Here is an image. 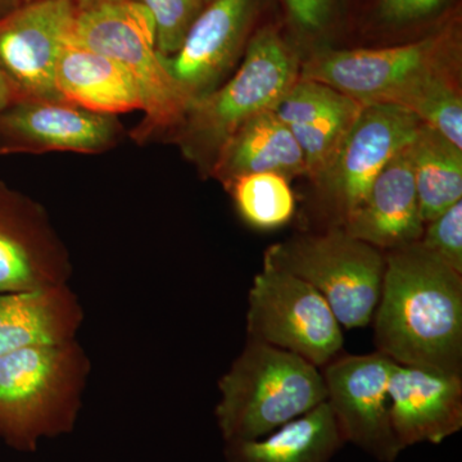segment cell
Masks as SVG:
<instances>
[{
    "label": "cell",
    "mask_w": 462,
    "mask_h": 462,
    "mask_svg": "<svg viewBox=\"0 0 462 462\" xmlns=\"http://www.w3.org/2000/svg\"><path fill=\"white\" fill-rule=\"evenodd\" d=\"M384 256L376 351L404 366L462 375V273L419 242Z\"/></svg>",
    "instance_id": "cell-1"
},
{
    "label": "cell",
    "mask_w": 462,
    "mask_h": 462,
    "mask_svg": "<svg viewBox=\"0 0 462 462\" xmlns=\"http://www.w3.org/2000/svg\"><path fill=\"white\" fill-rule=\"evenodd\" d=\"M91 372L78 339L17 349L0 357V439L35 451L44 438L74 430Z\"/></svg>",
    "instance_id": "cell-2"
},
{
    "label": "cell",
    "mask_w": 462,
    "mask_h": 462,
    "mask_svg": "<svg viewBox=\"0 0 462 462\" xmlns=\"http://www.w3.org/2000/svg\"><path fill=\"white\" fill-rule=\"evenodd\" d=\"M238 71L193 100L172 141L203 173L211 172L227 139L249 118L273 111L300 79V60L278 30L264 27L248 41Z\"/></svg>",
    "instance_id": "cell-3"
},
{
    "label": "cell",
    "mask_w": 462,
    "mask_h": 462,
    "mask_svg": "<svg viewBox=\"0 0 462 462\" xmlns=\"http://www.w3.org/2000/svg\"><path fill=\"white\" fill-rule=\"evenodd\" d=\"M216 406L225 443L254 440L327 401L321 370L291 352L249 339L218 380Z\"/></svg>",
    "instance_id": "cell-4"
},
{
    "label": "cell",
    "mask_w": 462,
    "mask_h": 462,
    "mask_svg": "<svg viewBox=\"0 0 462 462\" xmlns=\"http://www.w3.org/2000/svg\"><path fill=\"white\" fill-rule=\"evenodd\" d=\"M71 41L112 58L132 75L144 112L132 132L134 141L148 143L179 126L190 100L161 62L156 27L147 9L133 0H118L79 11Z\"/></svg>",
    "instance_id": "cell-5"
},
{
    "label": "cell",
    "mask_w": 462,
    "mask_h": 462,
    "mask_svg": "<svg viewBox=\"0 0 462 462\" xmlns=\"http://www.w3.org/2000/svg\"><path fill=\"white\" fill-rule=\"evenodd\" d=\"M263 263L293 273L320 291L346 329L372 322L385 270L384 252L340 226L273 245Z\"/></svg>",
    "instance_id": "cell-6"
},
{
    "label": "cell",
    "mask_w": 462,
    "mask_h": 462,
    "mask_svg": "<svg viewBox=\"0 0 462 462\" xmlns=\"http://www.w3.org/2000/svg\"><path fill=\"white\" fill-rule=\"evenodd\" d=\"M320 291L263 263L249 289L248 338L278 346L321 369L342 355L345 337Z\"/></svg>",
    "instance_id": "cell-7"
},
{
    "label": "cell",
    "mask_w": 462,
    "mask_h": 462,
    "mask_svg": "<svg viewBox=\"0 0 462 462\" xmlns=\"http://www.w3.org/2000/svg\"><path fill=\"white\" fill-rule=\"evenodd\" d=\"M460 30L447 26L421 41L382 50L320 51L300 69L363 106L388 103L418 76L460 60Z\"/></svg>",
    "instance_id": "cell-8"
},
{
    "label": "cell",
    "mask_w": 462,
    "mask_h": 462,
    "mask_svg": "<svg viewBox=\"0 0 462 462\" xmlns=\"http://www.w3.org/2000/svg\"><path fill=\"white\" fill-rule=\"evenodd\" d=\"M422 123L409 109L391 103L364 106L320 185L336 226L360 206L378 173L409 147Z\"/></svg>",
    "instance_id": "cell-9"
},
{
    "label": "cell",
    "mask_w": 462,
    "mask_h": 462,
    "mask_svg": "<svg viewBox=\"0 0 462 462\" xmlns=\"http://www.w3.org/2000/svg\"><path fill=\"white\" fill-rule=\"evenodd\" d=\"M394 364L375 351L342 354L320 369L327 402L346 443L379 462H394L403 451L389 415L388 383Z\"/></svg>",
    "instance_id": "cell-10"
},
{
    "label": "cell",
    "mask_w": 462,
    "mask_h": 462,
    "mask_svg": "<svg viewBox=\"0 0 462 462\" xmlns=\"http://www.w3.org/2000/svg\"><path fill=\"white\" fill-rule=\"evenodd\" d=\"M78 14L74 0H32L0 20V69L20 99L63 102L56 69Z\"/></svg>",
    "instance_id": "cell-11"
},
{
    "label": "cell",
    "mask_w": 462,
    "mask_h": 462,
    "mask_svg": "<svg viewBox=\"0 0 462 462\" xmlns=\"http://www.w3.org/2000/svg\"><path fill=\"white\" fill-rule=\"evenodd\" d=\"M72 272L45 207L0 180V291L63 287Z\"/></svg>",
    "instance_id": "cell-12"
},
{
    "label": "cell",
    "mask_w": 462,
    "mask_h": 462,
    "mask_svg": "<svg viewBox=\"0 0 462 462\" xmlns=\"http://www.w3.org/2000/svg\"><path fill=\"white\" fill-rule=\"evenodd\" d=\"M258 0H209L171 57L161 58L179 90L202 98L224 83L245 51Z\"/></svg>",
    "instance_id": "cell-13"
},
{
    "label": "cell",
    "mask_w": 462,
    "mask_h": 462,
    "mask_svg": "<svg viewBox=\"0 0 462 462\" xmlns=\"http://www.w3.org/2000/svg\"><path fill=\"white\" fill-rule=\"evenodd\" d=\"M124 135L116 116L94 114L66 102L20 99L0 109V156L105 153Z\"/></svg>",
    "instance_id": "cell-14"
},
{
    "label": "cell",
    "mask_w": 462,
    "mask_h": 462,
    "mask_svg": "<svg viewBox=\"0 0 462 462\" xmlns=\"http://www.w3.org/2000/svg\"><path fill=\"white\" fill-rule=\"evenodd\" d=\"M389 415L401 448L439 445L462 428V375L394 364Z\"/></svg>",
    "instance_id": "cell-15"
},
{
    "label": "cell",
    "mask_w": 462,
    "mask_h": 462,
    "mask_svg": "<svg viewBox=\"0 0 462 462\" xmlns=\"http://www.w3.org/2000/svg\"><path fill=\"white\" fill-rule=\"evenodd\" d=\"M424 225L407 147L378 173L363 202L340 227L388 252L419 242Z\"/></svg>",
    "instance_id": "cell-16"
},
{
    "label": "cell",
    "mask_w": 462,
    "mask_h": 462,
    "mask_svg": "<svg viewBox=\"0 0 462 462\" xmlns=\"http://www.w3.org/2000/svg\"><path fill=\"white\" fill-rule=\"evenodd\" d=\"M363 107L328 85L298 79L273 112L300 145L307 175L318 181Z\"/></svg>",
    "instance_id": "cell-17"
},
{
    "label": "cell",
    "mask_w": 462,
    "mask_h": 462,
    "mask_svg": "<svg viewBox=\"0 0 462 462\" xmlns=\"http://www.w3.org/2000/svg\"><path fill=\"white\" fill-rule=\"evenodd\" d=\"M85 319L69 285L0 291V357L17 349L76 339Z\"/></svg>",
    "instance_id": "cell-18"
},
{
    "label": "cell",
    "mask_w": 462,
    "mask_h": 462,
    "mask_svg": "<svg viewBox=\"0 0 462 462\" xmlns=\"http://www.w3.org/2000/svg\"><path fill=\"white\" fill-rule=\"evenodd\" d=\"M56 85L63 102L94 114L117 117L143 111L141 91L132 75L112 58L71 39L58 60Z\"/></svg>",
    "instance_id": "cell-19"
},
{
    "label": "cell",
    "mask_w": 462,
    "mask_h": 462,
    "mask_svg": "<svg viewBox=\"0 0 462 462\" xmlns=\"http://www.w3.org/2000/svg\"><path fill=\"white\" fill-rule=\"evenodd\" d=\"M264 172L307 175L300 145L273 111L249 118L227 139L209 176L227 188L242 176Z\"/></svg>",
    "instance_id": "cell-20"
},
{
    "label": "cell",
    "mask_w": 462,
    "mask_h": 462,
    "mask_svg": "<svg viewBox=\"0 0 462 462\" xmlns=\"http://www.w3.org/2000/svg\"><path fill=\"white\" fill-rule=\"evenodd\" d=\"M346 445L327 401L254 440L225 443L226 462H330Z\"/></svg>",
    "instance_id": "cell-21"
},
{
    "label": "cell",
    "mask_w": 462,
    "mask_h": 462,
    "mask_svg": "<svg viewBox=\"0 0 462 462\" xmlns=\"http://www.w3.org/2000/svg\"><path fill=\"white\" fill-rule=\"evenodd\" d=\"M424 224L462 199V149L422 124L409 145Z\"/></svg>",
    "instance_id": "cell-22"
},
{
    "label": "cell",
    "mask_w": 462,
    "mask_h": 462,
    "mask_svg": "<svg viewBox=\"0 0 462 462\" xmlns=\"http://www.w3.org/2000/svg\"><path fill=\"white\" fill-rule=\"evenodd\" d=\"M388 103L409 109L419 120L462 149V99L457 63L418 76Z\"/></svg>",
    "instance_id": "cell-23"
},
{
    "label": "cell",
    "mask_w": 462,
    "mask_h": 462,
    "mask_svg": "<svg viewBox=\"0 0 462 462\" xmlns=\"http://www.w3.org/2000/svg\"><path fill=\"white\" fill-rule=\"evenodd\" d=\"M226 190L242 220L254 229H278L287 225L296 212V199L289 179L279 173L242 176L231 182Z\"/></svg>",
    "instance_id": "cell-24"
},
{
    "label": "cell",
    "mask_w": 462,
    "mask_h": 462,
    "mask_svg": "<svg viewBox=\"0 0 462 462\" xmlns=\"http://www.w3.org/2000/svg\"><path fill=\"white\" fill-rule=\"evenodd\" d=\"M147 9L156 27L160 56L171 57L181 47L206 3L203 0H133Z\"/></svg>",
    "instance_id": "cell-25"
},
{
    "label": "cell",
    "mask_w": 462,
    "mask_h": 462,
    "mask_svg": "<svg viewBox=\"0 0 462 462\" xmlns=\"http://www.w3.org/2000/svg\"><path fill=\"white\" fill-rule=\"evenodd\" d=\"M419 243L447 266L462 273V200L425 224Z\"/></svg>",
    "instance_id": "cell-26"
},
{
    "label": "cell",
    "mask_w": 462,
    "mask_h": 462,
    "mask_svg": "<svg viewBox=\"0 0 462 462\" xmlns=\"http://www.w3.org/2000/svg\"><path fill=\"white\" fill-rule=\"evenodd\" d=\"M447 0H379V14L392 23H406L430 16Z\"/></svg>",
    "instance_id": "cell-27"
},
{
    "label": "cell",
    "mask_w": 462,
    "mask_h": 462,
    "mask_svg": "<svg viewBox=\"0 0 462 462\" xmlns=\"http://www.w3.org/2000/svg\"><path fill=\"white\" fill-rule=\"evenodd\" d=\"M291 20L307 32H319L329 21L333 0H282Z\"/></svg>",
    "instance_id": "cell-28"
},
{
    "label": "cell",
    "mask_w": 462,
    "mask_h": 462,
    "mask_svg": "<svg viewBox=\"0 0 462 462\" xmlns=\"http://www.w3.org/2000/svg\"><path fill=\"white\" fill-rule=\"evenodd\" d=\"M17 100H20V97L17 96L16 90L14 89L8 79L0 69V109L8 107Z\"/></svg>",
    "instance_id": "cell-29"
},
{
    "label": "cell",
    "mask_w": 462,
    "mask_h": 462,
    "mask_svg": "<svg viewBox=\"0 0 462 462\" xmlns=\"http://www.w3.org/2000/svg\"><path fill=\"white\" fill-rule=\"evenodd\" d=\"M23 3L25 0H0V20L16 11Z\"/></svg>",
    "instance_id": "cell-30"
},
{
    "label": "cell",
    "mask_w": 462,
    "mask_h": 462,
    "mask_svg": "<svg viewBox=\"0 0 462 462\" xmlns=\"http://www.w3.org/2000/svg\"><path fill=\"white\" fill-rule=\"evenodd\" d=\"M114 2H118V0H74L75 5L78 7L79 11H85V9L97 7V5H107V3Z\"/></svg>",
    "instance_id": "cell-31"
},
{
    "label": "cell",
    "mask_w": 462,
    "mask_h": 462,
    "mask_svg": "<svg viewBox=\"0 0 462 462\" xmlns=\"http://www.w3.org/2000/svg\"><path fill=\"white\" fill-rule=\"evenodd\" d=\"M203 2L207 3V2H209V0H203Z\"/></svg>",
    "instance_id": "cell-32"
},
{
    "label": "cell",
    "mask_w": 462,
    "mask_h": 462,
    "mask_svg": "<svg viewBox=\"0 0 462 462\" xmlns=\"http://www.w3.org/2000/svg\"><path fill=\"white\" fill-rule=\"evenodd\" d=\"M25 2H32V0H25Z\"/></svg>",
    "instance_id": "cell-33"
}]
</instances>
